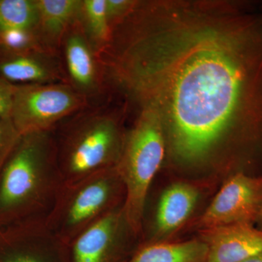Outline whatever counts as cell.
I'll return each instance as SVG.
<instances>
[{
  "label": "cell",
  "instance_id": "cell-1",
  "mask_svg": "<svg viewBox=\"0 0 262 262\" xmlns=\"http://www.w3.org/2000/svg\"><path fill=\"white\" fill-rule=\"evenodd\" d=\"M98 58L158 117L179 163L229 144L246 162L262 158V14L248 3L136 1Z\"/></svg>",
  "mask_w": 262,
  "mask_h": 262
},
{
  "label": "cell",
  "instance_id": "cell-2",
  "mask_svg": "<svg viewBox=\"0 0 262 262\" xmlns=\"http://www.w3.org/2000/svg\"><path fill=\"white\" fill-rule=\"evenodd\" d=\"M63 185L54 130L24 134L0 170V222L46 225Z\"/></svg>",
  "mask_w": 262,
  "mask_h": 262
},
{
  "label": "cell",
  "instance_id": "cell-3",
  "mask_svg": "<svg viewBox=\"0 0 262 262\" xmlns=\"http://www.w3.org/2000/svg\"><path fill=\"white\" fill-rule=\"evenodd\" d=\"M68 119L58 133L54 130L63 184L115 168L125 138L117 113L90 105Z\"/></svg>",
  "mask_w": 262,
  "mask_h": 262
},
{
  "label": "cell",
  "instance_id": "cell-4",
  "mask_svg": "<svg viewBox=\"0 0 262 262\" xmlns=\"http://www.w3.org/2000/svg\"><path fill=\"white\" fill-rule=\"evenodd\" d=\"M166 140L161 122L152 112L141 108L128 134L116 170L125 190L123 211L136 235L142 232L150 186L163 163Z\"/></svg>",
  "mask_w": 262,
  "mask_h": 262
},
{
  "label": "cell",
  "instance_id": "cell-5",
  "mask_svg": "<svg viewBox=\"0 0 262 262\" xmlns=\"http://www.w3.org/2000/svg\"><path fill=\"white\" fill-rule=\"evenodd\" d=\"M125 190L116 168L63 184L45 227L68 246L84 229L124 204Z\"/></svg>",
  "mask_w": 262,
  "mask_h": 262
},
{
  "label": "cell",
  "instance_id": "cell-6",
  "mask_svg": "<svg viewBox=\"0 0 262 262\" xmlns=\"http://www.w3.org/2000/svg\"><path fill=\"white\" fill-rule=\"evenodd\" d=\"M90 106V101L66 82L15 85L10 117L21 135L53 130Z\"/></svg>",
  "mask_w": 262,
  "mask_h": 262
},
{
  "label": "cell",
  "instance_id": "cell-7",
  "mask_svg": "<svg viewBox=\"0 0 262 262\" xmlns=\"http://www.w3.org/2000/svg\"><path fill=\"white\" fill-rule=\"evenodd\" d=\"M262 210V175L233 174L198 221L204 229L256 225Z\"/></svg>",
  "mask_w": 262,
  "mask_h": 262
},
{
  "label": "cell",
  "instance_id": "cell-8",
  "mask_svg": "<svg viewBox=\"0 0 262 262\" xmlns=\"http://www.w3.org/2000/svg\"><path fill=\"white\" fill-rule=\"evenodd\" d=\"M128 232L134 231L122 205L84 229L67 246L70 261L124 262L120 247L124 234Z\"/></svg>",
  "mask_w": 262,
  "mask_h": 262
},
{
  "label": "cell",
  "instance_id": "cell-9",
  "mask_svg": "<svg viewBox=\"0 0 262 262\" xmlns=\"http://www.w3.org/2000/svg\"><path fill=\"white\" fill-rule=\"evenodd\" d=\"M61 51L67 82L91 102L102 92L106 76L79 19L66 33Z\"/></svg>",
  "mask_w": 262,
  "mask_h": 262
},
{
  "label": "cell",
  "instance_id": "cell-10",
  "mask_svg": "<svg viewBox=\"0 0 262 262\" xmlns=\"http://www.w3.org/2000/svg\"><path fill=\"white\" fill-rule=\"evenodd\" d=\"M61 55L44 50L0 48V78L14 85L68 83Z\"/></svg>",
  "mask_w": 262,
  "mask_h": 262
},
{
  "label": "cell",
  "instance_id": "cell-11",
  "mask_svg": "<svg viewBox=\"0 0 262 262\" xmlns=\"http://www.w3.org/2000/svg\"><path fill=\"white\" fill-rule=\"evenodd\" d=\"M202 236L208 248V262H239L262 252V230L254 226L204 229Z\"/></svg>",
  "mask_w": 262,
  "mask_h": 262
},
{
  "label": "cell",
  "instance_id": "cell-12",
  "mask_svg": "<svg viewBox=\"0 0 262 262\" xmlns=\"http://www.w3.org/2000/svg\"><path fill=\"white\" fill-rule=\"evenodd\" d=\"M82 0H37L38 35L45 51L60 54L66 33L80 16Z\"/></svg>",
  "mask_w": 262,
  "mask_h": 262
},
{
  "label": "cell",
  "instance_id": "cell-13",
  "mask_svg": "<svg viewBox=\"0 0 262 262\" xmlns=\"http://www.w3.org/2000/svg\"><path fill=\"white\" fill-rule=\"evenodd\" d=\"M198 189L186 183L172 184L160 198L155 232L158 237L171 233L184 223L198 201Z\"/></svg>",
  "mask_w": 262,
  "mask_h": 262
},
{
  "label": "cell",
  "instance_id": "cell-14",
  "mask_svg": "<svg viewBox=\"0 0 262 262\" xmlns=\"http://www.w3.org/2000/svg\"><path fill=\"white\" fill-rule=\"evenodd\" d=\"M208 248L203 239L146 245L124 262H208Z\"/></svg>",
  "mask_w": 262,
  "mask_h": 262
},
{
  "label": "cell",
  "instance_id": "cell-15",
  "mask_svg": "<svg viewBox=\"0 0 262 262\" xmlns=\"http://www.w3.org/2000/svg\"><path fill=\"white\" fill-rule=\"evenodd\" d=\"M29 246L8 255L1 262H70L67 246L62 244L45 225L28 229Z\"/></svg>",
  "mask_w": 262,
  "mask_h": 262
},
{
  "label": "cell",
  "instance_id": "cell-16",
  "mask_svg": "<svg viewBox=\"0 0 262 262\" xmlns=\"http://www.w3.org/2000/svg\"><path fill=\"white\" fill-rule=\"evenodd\" d=\"M79 21L96 55L107 46L111 28L106 12V0H82Z\"/></svg>",
  "mask_w": 262,
  "mask_h": 262
},
{
  "label": "cell",
  "instance_id": "cell-17",
  "mask_svg": "<svg viewBox=\"0 0 262 262\" xmlns=\"http://www.w3.org/2000/svg\"><path fill=\"white\" fill-rule=\"evenodd\" d=\"M39 19L37 0H0V34L15 30L37 31Z\"/></svg>",
  "mask_w": 262,
  "mask_h": 262
},
{
  "label": "cell",
  "instance_id": "cell-18",
  "mask_svg": "<svg viewBox=\"0 0 262 262\" xmlns=\"http://www.w3.org/2000/svg\"><path fill=\"white\" fill-rule=\"evenodd\" d=\"M21 136L10 117L0 115V170L13 152Z\"/></svg>",
  "mask_w": 262,
  "mask_h": 262
},
{
  "label": "cell",
  "instance_id": "cell-19",
  "mask_svg": "<svg viewBox=\"0 0 262 262\" xmlns=\"http://www.w3.org/2000/svg\"><path fill=\"white\" fill-rule=\"evenodd\" d=\"M135 2L133 0H106V17L111 32L114 26L130 11Z\"/></svg>",
  "mask_w": 262,
  "mask_h": 262
},
{
  "label": "cell",
  "instance_id": "cell-20",
  "mask_svg": "<svg viewBox=\"0 0 262 262\" xmlns=\"http://www.w3.org/2000/svg\"><path fill=\"white\" fill-rule=\"evenodd\" d=\"M15 85L0 78V115L9 117Z\"/></svg>",
  "mask_w": 262,
  "mask_h": 262
},
{
  "label": "cell",
  "instance_id": "cell-21",
  "mask_svg": "<svg viewBox=\"0 0 262 262\" xmlns=\"http://www.w3.org/2000/svg\"><path fill=\"white\" fill-rule=\"evenodd\" d=\"M239 262H262V252Z\"/></svg>",
  "mask_w": 262,
  "mask_h": 262
},
{
  "label": "cell",
  "instance_id": "cell-22",
  "mask_svg": "<svg viewBox=\"0 0 262 262\" xmlns=\"http://www.w3.org/2000/svg\"><path fill=\"white\" fill-rule=\"evenodd\" d=\"M256 225L257 226L258 229H261V230H262V210L261 213H260L259 216H258Z\"/></svg>",
  "mask_w": 262,
  "mask_h": 262
},
{
  "label": "cell",
  "instance_id": "cell-23",
  "mask_svg": "<svg viewBox=\"0 0 262 262\" xmlns=\"http://www.w3.org/2000/svg\"><path fill=\"white\" fill-rule=\"evenodd\" d=\"M261 14H262V13H261Z\"/></svg>",
  "mask_w": 262,
  "mask_h": 262
}]
</instances>
